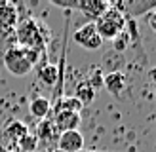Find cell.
<instances>
[{"label":"cell","mask_w":156,"mask_h":152,"mask_svg":"<svg viewBox=\"0 0 156 152\" xmlns=\"http://www.w3.org/2000/svg\"><path fill=\"white\" fill-rule=\"evenodd\" d=\"M15 40H17V46L44 53L48 44V29L34 17H25L15 27Z\"/></svg>","instance_id":"cell-1"},{"label":"cell","mask_w":156,"mask_h":152,"mask_svg":"<svg viewBox=\"0 0 156 152\" xmlns=\"http://www.w3.org/2000/svg\"><path fill=\"white\" fill-rule=\"evenodd\" d=\"M38 57H40V53L34 50L23 48V46H12L4 53V67L13 76H27L33 71Z\"/></svg>","instance_id":"cell-2"},{"label":"cell","mask_w":156,"mask_h":152,"mask_svg":"<svg viewBox=\"0 0 156 152\" xmlns=\"http://www.w3.org/2000/svg\"><path fill=\"white\" fill-rule=\"evenodd\" d=\"M93 23H95V29H97V33L103 40L105 38L107 40H114L126 29V15L120 10H116L114 6H108V10Z\"/></svg>","instance_id":"cell-3"},{"label":"cell","mask_w":156,"mask_h":152,"mask_svg":"<svg viewBox=\"0 0 156 152\" xmlns=\"http://www.w3.org/2000/svg\"><path fill=\"white\" fill-rule=\"evenodd\" d=\"M53 6L57 8H65V10H78L86 13L88 17H91L93 21H97L101 15H103L108 10V2H103V0H51Z\"/></svg>","instance_id":"cell-4"},{"label":"cell","mask_w":156,"mask_h":152,"mask_svg":"<svg viewBox=\"0 0 156 152\" xmlns=\"http://www.w3.org/2000/svg\"><path fill=\"white\" fill-rule=\"evenodd\" d=\"M73 38L84 50H99L101 44H103V38L99 36L97 29H95V23H86V25H82L78 30H74Z\"/></svg>","instance_id":"cell-5"},{"label":"cell","mask_w":156,"mask_h":152,"mask_svg":"<svg viewBox=\"0 0 156 152\" xmlns=\"http://www.w3.org/2000/svg\"><path fill=\"white\" fill-rule=\"evenodd\" d=\"M36 139H38V147H42L40 150H51V144H57V139H59V131L53 126L51 118H46V120H40V124L36 127Z\"/></svg>","instance_id":"cell-6"},{"label":"cell","mask_w":156,"mask_h":152,"mask_svg":"<svg viewBox=\"0 0 156 152\" xmlns=\"http://www.w3.org/2000/svg\"><path fill=\"white\" fill-rule=\"evenodd\" d=\"M19 23V13L15 4L8 2V0H2L0 2V33H10V30H15Z\"/></svg>","instance_id":"cell-7"},{"label":"cell","mask_w":156,"mask_h":152,"mask_svg":"<svg viewBox=\"0 0 156 152\" xmlns=\"http://www.w3.org/2000/svg\"><path fill=\"white\" fill-rule=\"evenodd\" d=\"M55 148L61 152H80V150H84V137L78 129H74V131H63V133H59Z\"/></svg>","instance_id":"cell-8"},{"label":"cell","mask_w":156,"mask_h":152,"mask_svg":"<svg viewBox=\"0 0 156 152\" xmlns=\"http://www.w3.org/2000/svg\"><path fill=\"white\" fill-rule=\"evenodd\" d=\"M51 122L53 126H55V129L59 133L63 131H74V129H78V126H80V114L78 112H69V110H59L51 116Z\"/></svg>","instance_id":"cell-9"},{"label":"cell","mask_w":156,"mask_h":152,"mask_svg":"<svg viewBox=\"0 0 156 152\" xmlns=\"http://www.w3.org/2000/svg\"><path fill=\"white\" fill-rule=\"evenodd\" d=\"M103 86H105V89H107L112 97L120 99L124 88H126V74H124L122 71L107 72V74H105V78H103Z\"/></svg>","instance_id":"cell-10"},{"label":"cell","mask_w":156,"mask_h":152,"mask_svg":"<svg viewBox=\"0 0 156 152\" xmlns=\"http://www.w3.org/2000/svg\"><path fill=\"white\" fill-rule=\"evenodd\" d=\"M29 110H30V114H33L34 118H38V120H46L50 116V112H51V101L50 99H46V97H34L33 101H30V105H29Z\"/></svg>","instance_id":"cell-11"},{"label":"cell","mask_w":156,"mask_h":152,"mask_svg":"<svg viewBox=\"0 0 156 152\" xmlns=\"http://www.w3.org/2000/svg\"><path fill=\"white\" fill-rule=\"evenodd\" d=\"M74 97L82 103V106H86V105H90L93 99H95V89L90 86V82H88V80H82V82H78V84H76Z\"/></svg>","instance_id":"cell-12"},{"label":"cell","mask_w":156,"mask_h":152,"mask_svg":"<svg viewBox=\"0 0 156 152\" xmlns=\"http://www.w3.org/2000/svg\"><path fill=\"white\" fill-rule=\"evenodd\" d=\"M29 133V129H27V126L23 124V122H19V120H12L10 124H8L6 127H4V135L8 137V139H12V141H15L17 143L21 137H25Z\"/></svg>","instance_id":"cell-13"},{"label":"cell","mask_w":156,"mask_h":152,"mask_svg":"<svg viewBox=\"0 0 156 152\" xmlns=\"http://www.w3.org/2000/svg\"><path fill=\"white\" fill-rule=\"evenodd\" d=\"M38 78L48 86H55L57 84V65L53 63H44L38 68Z\"/></svg>","instance_id":"cell-14"},{"label":"cell","mask_w":156,"mask_h":152,"mask_svg":"<svg viewBox=\"0 0 156 152\" xmlns=\"http://www.w3.org/2000/svg\"><path fill=\"white\" fill-rule=\"evenodd\" d=\"M82 109H84L82 103L78 101L74 95H73V97H61V101L57 103L55 109H53V114L59 112V110H69V112H78V114H80ZM53 114H51V116H53Z\"/></svg>","instance_id":"cell-15"},{"label":"cell","mask_w":156,"mask_h":152,"mask_svg":"<svg viewBox=\"0 0 156 152\" xmlns=\"http://www.w3.org/2000/svg\"><path fill=\"white\" fill-rule=\"evenodd\" d=\"M17 147H19L21 152H36L38 150V139H36V135L27 133L25 137H21V139L17 141Z\"/></svg>","instance_id":"cell-16"},{"label":"cell","mask_w":156,"mask_h":152,"mask_svg":"<svg viewBox=\"0 0 156 152\" xmlns=\"http://www.w3.org/2000/svg\"><path fill=\"white\" fill-rule=\"evenodd\" d=\"M103 78H105L103 71H101L99 67H93V68H91V72H90V78H88V82H90V86H91L93 89H97V88H101V86H103Z\"/></svg>","instance_id":"cell-17"},{"label":"cell","mask_w":156,"mask_h":152,"mask_svg":"<svg viewBox=\"0 0 156 152\" xmlns=\"http://www.w3.org/2000/svg\"><path fill=\"white\" fill-rule=\"evenodd\" d=\"M129 40H131V38H129V34H128V30H122V33L114 38V48H116V51L126 50V46H128Z\"/></svg>","instance_id":"cell-18"},{"label":"cell","mask_w":156,"mask_h":152,"mask_svg":"<svg viewBox=\"0 0 156 152\" xmlns=\"http://www.w3.org/2000/svg\"><path fill=\"white\" fill-rule=\"evenodd\" d=\"M145 19H147V25H149L154 33H156V10H152V12H149L145 15Z\"/></svg>","instance_id":"cell-19"},{"label":"cell","mask_w":156,"mask_h":152,"mask_svg":"<svg viewBox=\"0 0 156 152\" xmlns=\"http://www.w3.org/2000/svg\"><path fill=\"white\" fill-rule=\"evenodd\" d=\"M149 80L152 82V86H156V67H152L149 71Z\"/></svg>","instance_id":"cell-20"},{"label":"cell","mask_w":156,"mask_h":152,"mask_svg":"<svg viewBox=\"0 0 156 152\" xmlns=\"http://www.w3.org/2000/svg\"><path fill=\"white\" fill-rule=\"evenodd\" d=\"M36 152H61V150L51 148V150H36ZM80 152H101V150H80Z\"/></svg>","instance_id":"cell-21"}]
</instances>
